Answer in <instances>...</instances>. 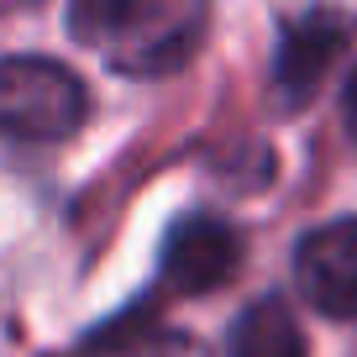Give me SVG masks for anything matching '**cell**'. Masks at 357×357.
<instances>
[{
	"instance_id": "1",
	"label": "cell",
	"mask_w": 357,
	"mask_h": 357,
	"mask_svg": "<svg viewBox=\"0 0 357 357\" xmlns=\"http://www.w3.org/2000/svg\"><path fill=\"white\" fill-rule=\"evenodd\" d=\"M68 32L116 74H174L205 32V6L190 0H79Z\"/></svg>"
},
{
	"instance_id": "2",
	"label": "cell",
	"mask_w": 357,
	"mask_h": 357,
	"mask_svg": "<svg viewBox=\"0 0 357 357\" xmlns=\"http://www.w3.org/2000/svg\"><path fill=\"white\" fill-rule=\"evenodd\" d=\"M89 89L58 58H6L0 63V137L63 142L84 126Z\"/></svg>"
},
{
	"instance_id": "3",
	"label": "cell",
	"mask_w": 357,
	"mask_h": 357,
	"mask_svg": "<svg viewBox=\"0 0 357 357\" xmlns=\"http://www.w3.org/2000/svg\"><path fill=\"white\" fill-rule=\"evenodd\" d=\"M294 284L331 321H357V215L326 221L294 242Z\"/></svg>"
},
{
	"instance_id": "4",
	"label": "cell",
	"mask_w": 357,
	"mask_h": 357,
	"mask_svg": "<svg viewBox=\"0 0 357 357\" xmlns=\"http://www.w3.org/2000/svg\"><path fill=\"white\" fill-rule=\"evenodd\" d=\"M357 32L352 16L342 11H305V16H289L279 32V58H273V89H279V105L300 111L321 89L326 68L342 58L347 37Z\"/></svg>"
},
{
	"instance_id": "5",
	"label": "cell",
	"mask_w": 357,
	"mask_h": 357,
	"mask_svg": "<svg viewBox=\"0 0 357 357\" xmlns=\"http://www.w3.org/2000/svg\"><path fill=\"white\" fill-rule=\"evenodd\" d=\"M242 268V236L221 215H184L163 242V284L178 294H211Z\"/></svg>"
},
{
	"instance_id": "6",
	"label": "cell",
	"mask_w": 357,
	"mask_h": 357,
	"mask_svg": "<svg viewBox=\"0 0 357 357\" xmlns=\"http://www.w3.org/2000/svg\"><path fill=\"white\" fill-rule=\"evenodd\" d=\"M231 357H305L300 321L284 300H252L231 326Z\"/></svg>"
},
{
	"instance_id": "7",
	"label": "cell",
	"mask_w": 357,
	"mask_h": 357,
	"mask_svg": "<svg viewBox=\"0 0 357 357\" xmlns=\"http://www.w3.org/2000/svg\"><path fill=\"white\" fill-rule=\"evenodd\" d=\"M342 121H347V132L357 137V68L347 74V84H342Z\"/></svg>"
}]
</instances>
